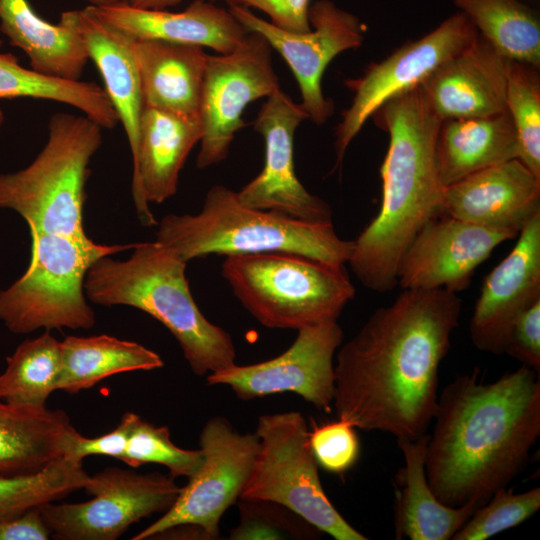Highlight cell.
<instances>
[{"label": "cell", "instance_id": "1", "mask_svg": "<svg viewBox=\"0 0 540 540\" xmlns=\"http://www.w3.org/2000/svg\"><path fill=\"white\" fill-rule=\"evenodd\" d=\"M460 313V297L446 289H405L377 308L336 351L337 418L396 438L425 434Z\"/></svg>", "mask_w": 540, "mask_h": 540}, {"label": "cell", "instance_id": "2", "mask_svg": "<svg viewBox=\"0 0 540 540\" xmlns=\"http://www.w3.org/2000/svg\"><path fill=\"white\" fill-rule=\"evenodd\" d=\"M425 473L436 497L457 507L485 504L521 473L540 435V378L521 365L491 383L479 369L438 394Z\"/></svg>", "mask_w": 540, "mask_h": 540}, {"label": "cell", "instance_id": "3", "mask_svg": "<svg viewBox=\"0 0 540 540\" xmlns=\"http://www.w3.org/2000/svg\"><path fill=\"white\" fill-rule=\"evenodd\" d=\"M371 118L389 135L380 169L381 205L353 240L347 263L364 287L383 293L397 286L400 260L418 231L443 214L444 187L436 163L441 121L419 86L389 99Z\"/></svg>", "mask_w": 540, "mask_h": 540}, {"label": "cell", "instance_id": "4", "mask_svg": "<svg viewBox=\"0 0 540 540\" xmlns=\"http://www.w3.org/2000/svg\"><path fill=\"white\" fill-rule=\"evenodd\" d=\"M186 264L158 241L135 243L126 260L105 256L88 269L84 291L94 304L137 308L175 337L191 370L203 376L235 363L231 335L198 308L186 279Z\"/></svg>", "mask_w": 540, "mask_h": 540}, {"label": "cell", "instance_id": "5", "mask_svg": "<svg viewBox=\"0 0 540 540\" xmlns=\"http://www.w3.org/2000/svg\"><path fill=\"white\" fill-rule=\"evenodd\" d=\"M157 224L156 241L185 262L211 254L284 251L345 265L353 248V240L340 238L332 221L309 222L251 208L224 185L208 190L199 213L168 214Z\"/></svg>", "mask_w": 540, "mask_h": 540}, {"label": "cell", "instance_id": "6", "mask_svg": "<svg viewBox=\"0 0 540 540\" xmlns=\"http://www.w3.org/2000/svg\"><path fill=\"white\" fill-rule=\"evenodd\" d=\"M102 131L84 114H53L35 159L21 170L0 174V209L19 214L29 229L88 237L83 227L86 182Z\"/></svg>", "mask_w": 540, "mask_h": 540}, {"label": "cell", "instance_id": "7", "mask_svg": "<svg viewBox=\"0 0 540 540\" xmlns=\"http://www.w3.org/2000/svg\"><path fill=\"white\" fill-rule=\"evenodd\" d=\"M221 274L243 307L272 329L337 321L355 296L344 265L294 252L225 256Z\"/></svg>", "mask_w": 540, "mask_h": 540}, {"label": "cell", "instance_id": "8", "mask_svg": "<svg viewBox=\"0 0 540 540\" xmlns=\"http://www.w3.org/2000/svg\"><path fill=\"white\" fill-rule=\"evenodd\" d=\"M29 230L30 263L18 280L0 291V321L16 334L40 328H92L95 314L84 291L88 269L98 259L135 244L104 245L89 237Z\"/></svg>", "mask_w": 540, "mask_h": 540}, {"label": "cell", "instance_id": "9", "mask_svg": "<svg viewBox=\"0 0 540 540\" xmlns=\"http://www.w3.org/2000/svg\"><path fill=\"white\" fill-rule=\"evenodd\" d=\"M259 450L240 498L271 500L336 540H367L333 506L320 481L304 416L288 411L259 416Z\"/></svg>", "mask_w": 540, "mask_h": 540}, {"label": "cell", "instance_id": "10", "mask_svg": "<svg viewBox=\"0 0 540 540\" xmlns=\"http://www.w3.org/2000/svg\"><path fill=\"white\" fill-rule=\"evenodd\" d=\"M83 489L93 498L38 507L54 538L118 539L133 523L168 511L181 491L170 475L139 474L118 467L89 476Z\"/></svg>", "mask_w": 540, "mask_h": 540}, {"label": "cell", "instance_id": "11", "mask_svg": "<svg viewBox=\"0 0 540 540\" xmlns=\"http://www.w3.org/2000/svg\"><path fill=\"white\" fill-rule=\"evenodd\" d=\"M203 461L171 506L133 540L151 539L178 524L201 526L210 540L219 538V521L235 504L249 479L259 450L256 433L240 434L222 416L210 418L200 438Z\"/></svg>", "mask_w": 540, "mask_h": 540}, {"label": "cell", "instance_id": "12", "mask_svg": "<svg viewBox=\"0 0 540 540\" xmlns=\"http://www.w3.org/2000/svg\"><path fill=\"white\" fill-rule=\"evenodd\" d=\"M477 36L470 20L457 11L429 33L371 63L360 77L346 80L353 99L335 128L334 170L341 166L348 146L365 122L383 103L417 87L440 64L470 46Z\"/></svg>", "mask_w": 540, "mask_h": 540}, {"label": "cell", "instance_id": "13", "mask_svg": "<svg viewBox=\"0 0 540 540\" xmlns=\"http://www.w3.org/2000/svg\"><path fill=\"white\" fill-rule=\"evenodd\" d=\"M272 51L264 36L250 31L232 52L208 54L199 113L203 127L199 169L225 160L235 134L246 126L242 114L247 105L280 89Z\"/></svg>", "mask_w": 540, "mask_h": 540}, {"label": "cell", "instance_id": "14", "mask_svg": "<svg viewBox=\"0 0 540 540\" xmlns=\"http://www.w3.org/2000/svg\"><path fill=\"white\" fill-rule=\"evenodd\" d=\"M248 30L261 34L286 61L300 90L301 105L316 125L333 114L334 103L322 91V77L329 63L340 53L360 47L367 27L353 13L331 0H319L309 8L311 30L292 33L279 29L242 7H229Z\"/></svg>", "mask_w": 540, "mask_h": 540}, {"label": "cell", "instance_id": "15", "mask_svg": "<svg viewBox=\"0 0 540 540\" xmlns=\"http://www.w3.org/2000/svg\"><path fill=\"white\" fill-rule=\"evenodd\" d=\"M279 356L250 365L235 363L206 376L208 385H227L241 400L292 392L319 410L334 398V356L343 341L337 321L301 328Z\"/></svg>", "mask_w": 540, "mask_h": 540}, {"label": "cell", "instance_id": "16", "mask_svg": "<svg viewBox=\"0 0 540 540\" xmlns=\"http://www.w3.org/2000/svg\"><path fill=\"white\" fill-rule=\"evenodd\" d=\"M308 119L300 103L281 89L262 104L253 128L265 142L261 172L236 192L239 201L251 208L275 211L309 222L332 221L330 206L311 194L299 181L294 165V136Z\"/></svg>", "mask_w": 540, "mask_h": 540}, {"label": "cell", "instance_id": "17", "mask_svg": "<svg viewBox=\"0 0 540 540\" xmlns=\"http://www.w3.org/2000/svg\"><path fill=\"white\" fill-rule=\"evenodd\" d=\"M518 234L440 214L418 231L405 250L398 266L397 286L402 290L463 291L493 250Z\"/></svg>", "mask_w": 540, "mask_h": 540}, {"label": "cell", "instance_id": "18", "mask_svg": "<svg viewBox=\"0 0 540 540\" xmlns=\"http://www.w3.org/2000/svg\"><path fill=\"white\" fill-rule=\"evenodd\" d=\"M540 300V213L519 232L513 249L484 278L470 319L473 345L505 353L513 323Z\"/></svg>", "mask_w": 540, "mask_h": 540}, {"label": "cell", "instance_id": "19", "mask_svg": "<svg viewBox=\"0 0 540 540\" xmlns=\"http://www.w3.org/2000/svg\"><path fill=\"white\" fill-rule=\"evenodd\" d=\"M509 61L478 34L463 51L435 68L418 86L442 122L506 111Z\"/></svg>", "mask_w": 540, "mask_h": 540}, {"label": "cell", "instance_id": "20", "mask_svg": "<svg viewBox=\"0 0 540 540\" xmlns=\"http://www.w3.org/2000/svg\"><path fill=\"white\" fill-rule=\"evenodd\" d=\"M442 213L485 228L520 232L540 213V178L519 159L487 167L443 188Z\"/></svg>", "mask_w": 540, "mask_h": 540}, {"label": "cell", "instance_id": "21", "mask_svg": "<svg viewBox=\"0 0 540 540\" xmlns=\"http://www.w3.org/2000/svg\"><path fill=\"white\" fill-rule=\"evenodd\" d=\"M202 134L199 116L182 117L144 107L132 155L131 184L136 212L143 225L157 224L149 203H162L175 195L180 171Z\"/></svg>", "mask_w": 540, "mask_h": 540}, {"label": "cell", "instance_id": "22", "mask_svg": "<svg viewBox=\"0 0 540 540\" xmlns=\"http://www.w3.org/2000/svg\"><path fill=\"white\" fill-rule=\"evenodd\" d=\"M91 7L104 22L134 39L198 45L219 54L235 50L250 32L229 9L206 0H194L180 12L124 4Z\"/></svg>", "mask_w": 540, "mask_h": 540}, {"label": "cell", "instance_id": "23", "mask_svg": "<svg viewBox=\"0 0 540 540\" xmlns=\"http://www.w3.org/2000/svg\"><path fill=\"white\" fill-rule=\"evenodd\" d=\"M80 34L89 60L97 67L104 90L122 124L134 154L144 109L134 38L100 19L90 5L61 14Z\"/></svg>", "mask_w": 540, "mask_h": 540}, {"label": "cell", "instance_id": "24", "mask_svg": "<svg viewBox=\"0 0 540 540\" xmlns=\"http://www.w3.org/2000/svg\"><path fill=\"white\" fill-rule=\"evenodd\" d=\"M144 107L182 117L200 113L208 53L204 47L134 39Z\"/></svg>", "mask_w": 540, "mask_h": 540}, {"label": "cell", "instance_id": "25", "mask_svg": "<svg viewBox=\"0 0 540 540\" xmlns=\"http://www.w3.org/2000/svg\"><path fill=\"white\" fill-rule=\"evenodd\" d=\"M428 440L427 433L416 438H397L405 462L396 475L397 539L450 540L481 506L470 502L452 507L436 497L425 473Z\"/></svg>", "mask_w": 540, "mask_h": 540}, {"label": "cell", "instance_id": "26", "mask_svg": "<svg viewBox=\"0 0 540 540\" xmlns=\"http://www.w3.org/2000/svg\"><path fill=\"white\" fill-rule=\"evenodd\" d=\"M0 31L26 54L34 71L59 79H81L89 56L80 34L63 17L52 24L28 0H0Z\"/></svg>", "mask_w": 540, "mask_h": 540}, {"label": "cell", "instance_id": "27", "mask_svg": "<svg viewBox=\"0 0 540 540\" xmlns=\"http://www.w3.org/2000/svg\"><path fill=\"white\" fill-rule=\"evenodd\" d=\"M518 158L517 135L507 110L483 117L444 120L440 124L436 163L443 187Z\"/></svg>", "mask_w": 540, "mask_h": 540}, {"label": "cell", "instance_id": "28", "mask_svg": "<svg viewBox=\"0 0 540 540\" xmlns=\"http://www.w3.org/2000/svg\"><path fill=\"white\" fill-rule=\"evenodd\" d=\"M76 434L61 409H27L0 399V476L44 469L65 456Z\"/></svg>", "mask_w": 540, "mask_h": 540}, {"label": "cell", "instance_id": "29", "mask_svg": "<svg viewBox=\"0 0 540 540\" xmlns=\"http://www.w3.org/2000/svg\"><path fill=\"white\" fill-rule=\"evenodd\" d=\"M58 390L74 394L115 374L161 368L159 354L133 341L110 335L68 336L60 342Z\"/></svg>", "mask_w": 540, "mask_h": 540}, {"label": "cell", "instance_id": "30", "mask_svg": "<svg viewBox=\"0 0 540 540\" xmlns=\"http://www.w3.org/2000/svg\"><path fill=\"white\" fill-rule=\"evenodd\" d=\"M455 7L508 60L540 68V17L523 0H453Z\"/></svg>", "mask_w": 540, "mask_h": 540}, {"label": "cell", "instance_id": "31", "mask_svg": "<svg viewBox=\"0 0 540 540\" xmlns=\"http://www.w3.org/2000/svg\"><path fill=\"white\" fill-rule=\"evenodd\" d=\"M0 98H34L78 109L103 129L119 124L104 88L94 82L50 77L25 68L12 53H0Z\"/></svg>", "mask_w": 540, "mask_h": 540}, {"label": "cell", "instance_id": "32", "mask_svg": "<svg viewBox=\"0 0 540 540\" xmlns=\"http://www.w3.org/2000/svg\"><path fill=\"white\" fill-rule=\"evenodd\" d=\"M6 363L0 374V399L27 409L47 408L48 397L58 390L61 372V345L50 330L23 341Z\"/></svg>", "mask_w": 540, "mask_h": 540}, {"label": "cell", "instance_id": "33", "mask_svg": "<svg viewBox=\"0 0 540 540\" xmlns=\"http://www.w3.org/2000/svg\"><path fill=\"white\" fill-rule=\"evenodd\" d=\"M88 479L82 462L67 456L38 472L0 476V519L22 514L83 489Z\"/></svg>", "mask_w": 540, "mask_h": 540}, {"label": "cell", "instance_id": "34", "mask_svg": "<svg viewBox=\"0 0 540 540\" xmlns=\"http://www.w3.org/2000/svg\"><path fill=\"white\" fill-rule=\"evenodd\" d=\"M506 110L519 145V160L540 178V77L539 68L509 61Z\"/></svg>", "mask_w": 540, "mask_h": 540}, {"label": "cell", "instance_id": "35", "mask_svg": "<svg viewBox=\"0 0 540 540\" xmlns=\"http://www.w3.org/2000/svg\"><path fill=\"white\" fill-rule=\"evenodd\" d=\"M120 461L132 468L160 464L167 467L172 478H190L199 469L203 452L200 448L188 450L176 446L167 426H155L137 415Z\"/></svg>", "mask_w": 540, "mask_h": 540}, {"label": "cell", "instance_id": "36", "mask_svg": "<svg viewBox=\"0 0 540 540\" xmlns=\"http://www.w3.org/2000/svg\"><path fill=\"white\" fill-rule=\"evenodd\" d=\"M239 524L230 540L317 539L322 532L286 506L263 499L239 498Z\"/></svg>", "mask_w": 540, "mask_h": 540}, {"label": "cell", "instance_id": "37", "mask_svg": "<svg viewBox=\"0 0 540 540\" xmlns=\"http://www.w3.org/2000/svg\"><path fill=\"white\" fill-rule=\"evenodd\" d=\"M540 508V488L522 493L496 491L454 534L452 540H484L529 519Z\"/></svg>", "mask_w": 540, "mask_h": 540}, {"label": "cell", "instance_id": "38", "mask_svg": "<svg viewBox=\"0 0 540 540\" xmlns=\"http://www.w3.org/2000/svg\"><path fill=\"white\" fill-rule=\"evenodd\" d=\"M309 442L318 465L330 473H346L360 455L356 428L340 419L314 425L309 431Z\"/></svg>", "mask_w": 540, "mask_h": 540}, {"label": "cell", "instance_id": "39", "mask_svg": "<svg viewBox=\"0 0 540 540\" xmlns=\"http://www.w3.org/2000/svg\"><path fill=\"white\" fill-rule=\"evenodd\" d=\"M505 353L540 373V300L513 323Z\"/></svg>", "mask_w": 540, "mask_h": 540}, {"label": "cell", "instance_id": "40", "mask_svg": "<svg viewBox=\"0 0 540 540\" xmlns=\"http://www.w3.org/2000/svg\"><path fill=\"white\" fill-rule=\"evenodd\" d=\"M228 7L256 9L270 18V23L284 31L306 33L311 30V0H225Z\"/></svg>", "mask_w": 540, "mask_h": 540}, {"label": "cell", "instance_id": "41", "mask_svg": "<svg viewBox=\"0 0 540 540\" xmlns=\"http://www.w3.org/2000/svg\"><path fill=\"white\" fill-rule=\"evenodd\" d=\"M136 417L137 414L126 412L114 430L99 437L88 438L77 432L65 456L81 462L91 455L108 456L120 460Z\"/></svg>", "mask_w": 540, "mask_h": 540}, {"label": "cell", "instance_id": "42", "mask_svg": "<svg viewBox=\"0 0 540 540\" xmlns=\"http://www.w3.org/2000/svg\"><path fill=\"white\" fill-rule=\"evenodd\" d=\"M50 536L38 507L0 519V540H47Z\"/></svg>", "mask_w": 540, "mask_h": 540}, {"label": "cell", "instance_id": "43", "mask_svg": "<svg viewBox=\"0 0 540 540\" xmlns=\"http://www.w3.org/2000/svg\"><path fill=\"white\" fill-rule=\"evenodd\" d=\"M151 539L210 540L208 534L201 526L191 523H183L169 527L155 534Z\"/></svg>", "mask_w": 540, "mask_h": 540}, {"label": "cell", "instance_id": "44", "mask_svg": "<svg viewBox=\"0 0 540 540\" xmlns=\"http://www.w3.org/2000/svg\"><path fill=\"white\" fill-rule=\"evenodd\" d=\"M91 6L124 4L134 8L148 10H168L184 0H85Z\"/></svg>", "mask_w": 540, "mask_h": 540}, {"label": "cell", "instance_id": "45", "mask_svg": "<svg viewBox=\"0 0 540 540\" xmlns=\"http://www.w3.org/2000/svg\"><path fill=\"white\" fill-rule=\"evenodd\" d=\"M4 118H5V117H4V112H3V110H2V108H1V106H0V128H1L2 125H3Z\"/></svg>", "mask_w": 540, "mask_h": 540}, {"label": "cell", "instance_id": "46", "mask_svg": "<svg viewBox=\"0 0 540 540\" xmlns=\"http://www.w3.org/2000/svg\"><path fill=\"white\" fill-rule=\"evenodd\" d=\"M523 1H525V2H527L529 4H531V5H535L536 3L539 2V0H523Z\"/></svg>", "mask_w": 540, "mask_h": 540}, {"label": "cell", "instance_id": "47", "mask_svg": "<svg viewBox=\"0 0 540 540\" xmlns=\"http://www.w3.org/2000/svg\"><path fill=\"white\" fill-rule=\"evenodd\" d=\"M1 46H2V41L0 40V48H1Z\"/></svg>", "mask_w": 540, "mask_h": 540}]
</instances>
